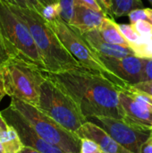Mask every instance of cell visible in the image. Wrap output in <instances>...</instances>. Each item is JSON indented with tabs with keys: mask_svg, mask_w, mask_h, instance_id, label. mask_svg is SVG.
Listing matches in <instances>:
<instances>
[{
	"mask_svg": "<svg viewBox=\"0 0 152 153\" xmlns=\"http://www.w3.org/2000/svg\"><path fill=\"white\" fill-rule=\"evenodd\" d=\"M152 81V58H142V82Z\"/></svg>",
	"mask_w": 152,
	"mask_h": 153,
	"instance_id": "obj_25",
	"label": "cell"
},
{
	"mask_svg": "<svg viewBox=\"0 0 152 153\" xmlns=\"http://www.w3.org/2000/svg\"><path fill=\"white\" fill-rule=\"evenodd\" d=\"M6 95L33 106H38L40 90L46 79V72L38 65L21 57H11L2 65Z\"/></svg>",
	"mask_w": 152,
	"mask_h": 153,
	"instance_id": "obj_3",
	"label": "cell"
},
{
	"mask_svg": "<svg viewBox=\"0 0 152 153\" xmlns=\"http://www.w3.org/2000/svg\"><path fill=\"white\" fill-rule=\"evenodd\" d=\"M37 108L75 134L82 126L87 122V118L73 98L47 73L46 79L41 85L39 102Z\"/></svg>",
	"mask_w": 152,
	"mask_h": 153,
	"instance_id": "obj_5",
	"label": "cell"
},
{
	"mask_svg": "<svg viewBox=\"0 0 152 153\" xmlns=\"http://www.w3.org/2000/svg\"><path fill=\"white\" fill-rule=\"evenodd\" d=\"M80 153H105L101 148L92 140L82 138L81 139Z\"/></svg>",
	"mask_w": 152,
	"mask_h": 153,
	"instance_id": "obj_22",
	"label": "cell"
},
{
	"mask_svg": "<svg viewBox=\"0 0 152 153\" xmlns=\"http://www.w3.org/2000/svg\"><path fill=\"white\" fill-rule=\"evenodd\" d=\"M0 153H6L5 151H4V147H3V145L1 143H0Z\"/></svg>",
	"mask_w": 152,
	"mask_h": 153,
	"instance_id": "obj_35",
	"label": "cell"
},
{
	"mask_svg": "<svg viewBox=\"0 0 152 153\" xmlns=\"http://www.w3.org/2000/svg\"><path fill=\"white\" fill-rule=\"evenodd\" d=\"M10 58H11V56L7 52L4 43V40L0 34V65H2L4 62H6Z\"/></svg>",
	"mask_w": 152,
	"mask_h": 153,
	"instance_id": "obj_27",
	"label": "cell"
},
{
	"mask_svg": "<svg viewBox=\"0 0 152 153\" xmlns=\"http://www.w3.org/2000/svg\"><path fill=\"white\" fill-rule=\"evenodd\" d=\"M5 95H6V92H5V89H4V79H3V75H2V73L0 70V102Z\"/></svg>",
	"mask_w": 152,
	"mask_h": 153,
	"instance_id": "obj_31",
	"label": "cell"
},
{
	"mask_svg": "<svg viewBox=\"0 0 152 153\" xmlns=\"http://www.w3.org/2000/svg\"><path fill=\"white\" fill-rule=\"evenodd\" d=\"M131 24H133L139 21H149L147 8H137L131 11L128 14Z\"/></svg>",
	"mask_w": 152,
	"mask_h": 153,
	"instance_id": "obj_23",
	"label": "cell"
},
{
	"mask_svg": "<svg viewBox=\"0 0 152 153\" xmlns=\"http://www.w3.org/2000/svg\"><path fill=\"white\" fill-rule=\"evenodd\" d=\"M147 13H148L149 22L152 24V8H147Z\"/></svg>",
	"mask_w": 152,
	"mask_h": 153,
	"instance_id": "obj_34",
	"label": "cell"
},
{
	"mask_svg": "<svg viewBox=\"0 0 152 153\" xmlns=\"http://www.w3.org/2000/svg\"><path fill=\"white\" fill-rule=\"evenodd\" d=\"M140 153H152V136L142 143L140 149Z\"/></svg>",
	"mask_w": 152,
	"mask_h": 153,
	"instance_id": "obj_29",
	"label": "cell"
},
{
	"mask_svg": "<svg viewBox=\"0 0 152 153\" xmlns=\"http://www.w3.org/2000/svg\"><path fill=\"white\" fill-rule=\"evenodd\" d=\"M133 25L142 37H146L152 34V24L149 21H139Z\"/></svg>",
	"mask_w": 152,
	"mask_h": 153,
	"instance_id": "obj_24",
	"label": "cell"
},
{
	"mask_svg": "<svg viewBox=\"0 0 152 153\" xmlns=\"http://www.w3.org/2000/svg\"><path fill=\"white\" fill-rule=\"evenodd\" d=\"M75 2L77 3H81V4H83L89 7H91L97 11H100V12H104L103 8L101 7V5L99 4V3L98 2V0H75Z\"/></svg>",
	"mask_w": 152,
	"mask_h": 153,
	"instance_id": "obj_28",
	"label": "cell"
},
{
	"mask_svg": "<svg viewBox=\"0 0 152 153\" xmlns=\"http://www.w3.org/2000/svg\"><path fill=\"white\" fill-rule=\"evenodd\" d=\"M99 56L107 68L125 84V89L142 82V58L135 55L120 58Z\"/></svg>",
	"mask_w": 152,
	"mask_h": 153,
	"instance_id": "obj_10",
	"label": "cell"
},
{
	"mask_svg": "<svg viewBox=\"0 0 152 153\" xmlns=\"http://www.w3.org/2000/svg\"><path fill=\"white\" fill-rule=\"evenodd\" d=\"M105 130L115 141L133 153L151 137V131L136 127L123 119L110 117H92L87 119Z\"/></svg>",
	"mask_w": 152,
	"mask_h": 153,
	"instance_id": "obj_8",
	"label": "cell"
},
{
	"mask_svg": "<svg viewBox=\"0 0 152 153\" xmlns=\"http://www.w3.org/2000/svg\"><path fill=\"white\" fill-rule=\"evenodd\" d=\"M44 6L51 5V4H57V0H39Z\"/></svg>",
	"mask_w": 152,
	"mask_h": 153,
	"instance_id": "obj_32",
	"label": "cell"
},
{
	"mask_svg": "<svg viewBox=\"0 0 152 153\" xmlns=\"http://www.w3.org/2000/svg\"><path fill=\"white\" fill-rule=\"evenodd\" d=\"M132 87H133L134 89H137L139 91H144L149 93L150 95L152 96V81L150 82H142L139 83H136L134 85H131Z\"/></svg>",
	"mask_w": 152,
	"mask_h": 153,
	"instance_id": "obj_26",
	"label": "cell"
},
{
	"mask_svg": "<svg viewBox=\"0 0 152 153\" xmlns=\"http://www.w3.org/2000/svg\"><path fill=\"white\" fill-rule=\"evenodd\" d=\"M118 25H119V29H120L123 36L129 43L130 48L141 42L142 37L135 30V28L133 27V24L130 23V24H118Z\"/></svg>",
	"mask_w": 152,
	"mask_h": 153,
	"instance_id": "obj_19",
	"label": "cell"
},
{
	"mask_svg": "<svg viewBox=\"0 0 152 153\" xmlns=\"http://www.w3.org/2000/svg\"><path fill=\"white\" fill-rule=\"evenodd\" d=\"M0 143L6 153H19L25 146L22 143L17 131L10 126L0 113Z\"/></svg>",
	"mask_w": 152,
	"mask_h": 153,
	"instance_id": "obj_15",
	"label": "cell"
},
{
	"mask_svg": "<svg viewBox=\"0 0 152 153\" xmlns=\"http://www.w3.org/2000/svg\"><path fill=\"white\" fill-rule=\"evenodd\" d=\"M99 32L102 39L108 43L130 48L129 43L125 39L119 29V25L110 17L105 18L102 25L99 29Z\"/></svg>",
	"mask_w": 152,
	"mask_h": 153,
	"instance_id": "obj_16",
	"label": "cell"
},
{
	"mask_svg": "<svg viewBox=\"0 0 152 153\" xmlns=\"http://www.w3.org/2000/svg\"><path fill=\"white\" fill-rule=\"evenodd\" d=\"M81 139H90L95 142L105 153H133L115 141L99 126L87 121L76 133Z\"/></svg>",
	"mask_w": 152,
	"mask_h": 153,
	"instance_id": "obj_13",
	"label": "cell"
},
{
	"mask_svg": "<svg viewBox=\"0 0 152 153\" xmlns=\"http://www.w3.org/2000/svg\"><path fill=\"white\" fill-rule=\"evenodd\" d=\"M112 13L114 17L127 15L131 11L137 8H143L142 0H111Z\"/></svg>",
	"mask_w": 152,
	"mask_h": 153,
	"instance_id": "obj_17",
	"label": "cell"
},
{
	"mask_svg": "<svg viewBox=\"0 0 152 153\" xmlns=\"http://www.w3.org/2000/svg\"><path fill=\"white\" fill-rule=\"evenodd\" d=\"M19 153H40L39 152H37L36 150H34V149H31V148H30V147H24L21 152Z\"/></svg>",
	"mask_w": 152,
	"mask_h": 153,
	"instance_id": "obj_33",
	"label": "cell"
},
{
	"mask_svg": "<svg viewBox=\"0 0 152 153\" xmlns=\"http://www.w3.org/2000/svg\"><path fill=\"white\" fill-rule=\"evenodd\" d=\"M57 4L59 6L61 20L69 24L73 15L75 0H57Z\"/></svg>",
	"mask_w": 152,
	"mask_h": 153,
	"instance_id": "obj_20",
	"label": "cell"
},
{
	"mask_svg": "<svg viewBox=\"0 0 152 153\" xmlns=\"http://www.w3.org/2000/svg\"><path fill=\"white\" fill-rule=\"evenodd\" d=\"M47 74L73 98L87 119L92 117L123 118L119 102V92L123 89L103 74L84 67Z\"/></svg>",
	"mask_w": 152,
	"mask_h": 153,
	"instance_id": "obj_1",
	"label": "cell"
},
{
	"mask_svg": "<svg viewBox=\"0 0 152 153\" xmlns=\"http://www.w3.org/2000/svg\"><path fill=\"white\" fill-rule=\"evenodd\" d=\"M4 1L12 5L35 10L38 13H39L41 15L45 8V6L39 0H4Z\"/></svg>",
	"mask_w": 152,
	"mask_h": 153,
	"instance_id": "obj_21",
	"label": "cell"
},
{
	"mask_svg": "<svg viewBox=\"0 0 152 153\" xmlns=\"http://www.w3.org/2000/svg\"><path fill=\"white\" fill-rule=\"evenodd\" d=\"M10 105L44 140L66 153H80L81 138L60 126L36 106L17 99H11Z\"/></svg>",
	"mask_w": 152,
	"mask_h": 153,
	"instance_id": "obj_6",
	"label": "cell"
},
{
	"mask_svg": "<svg viewBox=\"0 0 152 153\" xmlns=\"http://www.w3.org/2000/svg\"><path fill=\"white\" fill-rule=\"evenodd\" d=\"M151 136H152V127H151Z\"/></svg>",
	"mask_w": 152,
	"mask_h": 153,
	"instance_id": "obj_38",
	"label": "cell"
},
{
	"mask_svg": "<svg viewBox=\"0 0 152 153\" xmlns=\"http://www.w3.org/2000/svg\"><path fill=\"white\" fill-rule=\"evenodd\" d=\"M0 34L11 57H21L45 71L43 60L29 28L4 0H0Z\"/></svg>",
	"mask_w": 152,
	"mask_h": 153,
	"instance_id": "obj_4",
	"label": "cell"
},
{
	"mask_svg": "<svg viewBox=\"0 0 152 153\" xmlns=\"http://www.w3.org/2000/svg\"><path fill=\"white\" fill-rule=\"evenodd\" d=\"M81 35L99 56H106V57L120 58L129 55H134L130 48L111 44L104 40L100 36L99 30L82 33Z\"/></svg>",
	"mask_w": 152,
	"mask_h": 153,
	"instance_id": "obj_14",
	"label": "cell"
},
{
	"mask_svg": "<svg viewBox=\"0 0 152 153\" xmlns=\"http://www.w3.org/2000/svg\"><path fill=\"white\" fill-rule=\"evenodd\" d=\"M29 28L44 63L45 71L57 74L82 67L64 47L47 21L37 11L8 4Z\"/></svg>",
	"mask_w": 152,
	"mask_h": 153,
	"instance_id": "obj_2",
	"label": "cell"
},
{
	"mask_svg": "<svg viewBox=\"0 0 152 153\" xmlns=\"http://www.w3.org/2000/svg\"><path fill=\"white\" fill-rule=\"evenodd\" d=\"M0 113L4 120L17 131V134L25 147H30L40 153H66L59 147L51 144L40 137L11 105L0 111Z\"/></svg>",
	"mask_w": 152,
	"mask_h": 153,
	"instance_id": "obj_9",
	"label": "cell"
},
{
	"mask_svg": "<svg viewBox=\"0 0 152 153\" xmlns=\"http://www.w3.org/2000/svg\"><path fill=\"white\" fill-rule=\"evenodd\" d=\"M148 1H149V3H150V4L152 5V0H148Z\"/></svg>",
	"mask_w": 152,
	"mask_h": 153,
	"instance_id": "obj_37",
	"label": "cell"
},
{
	"mask_svg": "<svg viewBox=\"0 0 152 153\" xmlns=\"http://www.w3.org/2000/svg\"><path fill=\"white\" fill-rule=\"evenodd\" d=\"M106 17L108 16L105 13L75 2L73 15L68 25L80 34H82L99 30Z\"/></svg>",
	"mask_w": 152,
	"mask_h": 153,
	"instance_id": "obj_12",
	"label": "cell"
},
{
	"mask_svg": "<svg viewBox=\"0 0 152 153\" xmlns=\"http://www.w3.org/2000/svg\"><path fill=\"white\" fill-rule=\"evenodd\" d=\"M131 49L140 58H152V34L142 37L141 42L132 47Z\"/></svg>",
	"mask_w": 152,
	"mask_h": 153,
	"instance_id": "obj_18",
	"label": "cell"
},
{
	"mask_svg": "<svg viewBox=\"0 0 152 153\" xmlns=\"http://www.w3.org/2000/svg\"><path fill=\"white\" fill-rule=\"evenodd\" d=\"M119 102L123 120L136 127L151 130L152 109L138 103L125 89L119 92Z\"/></svg>",
	"mask_w": 152,
	"mask_h": 153,
	"instance_id": "obj_11",
	"label": "cell"
},
{
	"mask_svg": "<svg viewBox=\"0 0 152 153\" xmlns=\"http://www.w3.org/2000/svg\"><path fill=\"white\" fill-rule=\"evenodd\" d=\"M55 30L60 41L71 56L84 68L99 73L115 82L120 88L125 89V84L103 64L99 55L90 48L82 36L61 18L47 21Z\"/></svg>",
	"mask_w": 152,
	"mask_h": 153,
	"instance_id": "obj_7",
	"label": "cell"
},
{
	"mask_svg": "<svg viewBox=\"0 0 152 153\" xmlns=\"http://www.w3.org/2000/svg\"><path fill=\"white\" fill-rule=\"evenodd\" d=\"M102 2V4L105 8V11H106V13L108 17L112 18V19H115L114 15H113V13H112V3H111V0H101Z\"/></svg>",
	"mask_w": 152,
	"mask_h": 153,
	"instance_id": "obj_30",
	"label": "cell"
},
{
	"mask_svg": "<svg viewBox=\"0 0 152 153\" xmlns=\"http://www.w3.org/2000/svg\"><path fill=\"white\" fill-rule=\"evenodd\" d=\"M98 2L99 3V4L101 5V7L103 8V10H104V12H105V13H106V11H105V8H104V6H103V4H102V2H101V0H98ZM107 14V13H106Z\"/></svg>",
	"mask_w": 152,
	"mask_h": 153,
	"instance_id": "obj_36",
	"label": "cell"
}]
</instances>
